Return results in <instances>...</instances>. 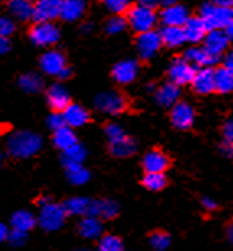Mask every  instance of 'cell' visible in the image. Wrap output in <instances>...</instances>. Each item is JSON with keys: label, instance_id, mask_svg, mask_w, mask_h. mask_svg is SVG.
Here are the masks:
<instances>
[{"label": "cell", "instance_id": "obj_44", "mask_svg": "<svg viewBox=\"0 0 233 251\" xmlns=\"http://www.w3.org/2000/svg\"><path fill=\"white\" fill-rule=\"evenodd\" d=\"M201 204H202V207L207 210V212H214V210L219 209V204H217V201H214L212 198H202Z\"/></svg>", "mask_w": 233, "mask_h": 251}, {"label": "cell", "instance_id": "obj_26", "mask_svg": "<svg viewBox=\"0 0 233 251\" xmlns=\"http://www.w3.org/2000/svg\"><path fill=\"white\" fill-rule=\"evenodd\" d=\"M87 10V0H64L60 18L64 22H77L85 15Z\"/></svg>", "mask_w": 233, "mask_h": 251}, {"label": "cell", "instance_id": "obj_21", "mask_svg": "<svg viewBox=\"0 0 233 251\" xmlns=\"http://www.w3.org/2000/svg\"><path fill=\"white\" fill-rule=\"evenodd\" d=\"M183 29L186 34V41L197 44V43L204 41L206 34L209 31V26H207V23L204 22V18L199 15V17H194V18L189 17V20L186 22Z\"/></svg>", "mask_w": 233, "mask_h": 251}, {"label": "cell", "instance_id": "obj_27", "mask_svg": "<svg viewBox=\"0 0 233 251\" xmlns=\"http://www.w3.org/2000/svg\"><path fill=\"white\" fill-rule=\"evenodd\" d=\"M160 36L163 46L168 48H181L184 43H187L183 26H166L163 25V28L160 29Z\"/></svg>", "mask_w": 233, "mask_h": 251}, {"label": "cell", "instance_id": "obj_30", "mask_svg": "<svg viewBox=\"0 0 233 251\" xmlns=\"http://www.w3.org/2000/svg\"><path fill=\"white\" fill-rule=\"evenodd\" d=\"M87 157V150L80 142L72 145L70 149L62 152V165L67 170L70 167H77V165H83V160Z\"/></svg>", "mask_w": 233, "mask_h": 251}, {"label": "cell", "instance_id": "obj_38", "mask_svg": "<svg viewBox=\"0 0 233 251\" xmlns=\"http://www.w3.org/2000/svg\"><path fill=\"white\" fill-rule=\"evenodd\" d=\"M126 26H128V18H124L123 15H113L104 25V29L108 34H119L123 33Z\"/></svg>", "mask_w": 233, "mask_h": 251}, {"label": "cell", "instance_id": "obj_33", "mask_svg": "<svg viewBox=\"0 0 233 251\" xmlns=\"http://www.w3.org/2000/svg\"><path fill=\"white\" fill-rule=\"evenodd\" d=\"M215 92L230 93L233 92V72L227 67L215 69Z\"/></svg>", "mask_w": 233, "mask_h": 251}, {"label": "cell", "instance_id": "obj_12", "mask_svg": "<svg viewBox=\"0 0 233 251\" xmlns=\"http://www.w3.org/2000/svg\"><path fill=\"white\" fill-rule=\"evenodd\" d=\"M64 0H36L34 2V22H54L60 18Z\"/></svg>", "mask_w": 233, "mask_h": 251}, {"label": "cell", "instance_id": "obj_7", "mask_svg": "<svg viewBox=\"0 0 233 251\" xmlns=\"http://www.w3.org/2000/svg\"><path fill=\"white\" fill-rule=\"evenodd\" d=\"M161 46H163V43H161L160 31H155V29L139 33L137 39H135V49H137L139 57L145 59V61L154 57Z\"/></svg>", "mask_w": 233, "mask_h": 251}, {"label": "cell", "instance_id": "obj_55", "mask_svg": "<svg viewBox=\"0 0 233 251\" xmlns=\"http://www.w3.org/2000/svg\"><path fill=\"white\" fill-rule=\"evenodd\" d=\"M51 201H52V199L48 198V196H43V198H39V199L36 201V204L39 205V207H43V205H46L48 202H51Z\"/></svg>", "mask_w": 233, "mask_h": 251}, {"label": "cell", "instance_id": "obj_39", "mask_svg": "<svg viewBox=\"0 0 233 251\" xmlns=\"http://www.w3.org/2000/svg\"><path fill=\"white\" fill-rule=\"evenodd\" d=\"M108 12L113 15L128 13V10L132 7V0H101Z\"/></svg>", "mask_w": 233, "mask_h": 251}, {"label": "cell", "instance_id": "obj_17", "mask_svg": "<svg viewBox=\"0 0 233 251\" xmlns=\"http://www.w3.org/2000/svg\"><path fill=\"white\" fill-rule=\"evenodd\" d=\"M119 214V204L113 199H92L88 215H95L103 220H113Z\"/></svg>", "mask_w": 233, "mask_h": 251}, {"label": "cell", "instance_id": "obj_52", "mask_svg": "<svg viewBox=\"0 0 233 251\" xmlns=\"http://www.w3.org/2000/svg\"><path fill=\"white\" fill-rule=\"evenodd\" d=\"M215 5H220V7H227V8H233V0H212Z\"/></svg>", "mask_w": 233, "mask_h": 251}, {"label": "cell", "instance_id": "obj_57", "mask_svg": "<svg viewBox=\"0 0 233 251\" xmlns=\"http://www.w3.org/2000/svg\"><path fill=\"white\" fill-rule=\"evenodd\" d=\"M180 0H160V3L163 5V7H168V5H173V3H178Z\"/></svg>", "mask_w": 233, "mask_h": 251}, {"label": "cell", "instance_id": "obj_24", "mask_svg": "<svg viewBox=\"0 0 233 251\" xmlns=\"http://www.w3.org/2000/svg\"><path fill=\"white\" fill-rule=\"evenodd\" d=\"M8 12L12 15L13 20H18V22H28V20H33L34 2L33 0H10Z\"/></svg>", "mask_w": 233, "mask_h": 251}, {"label": "cell", "instance_id": "obj_35", "mask_svg": "<svg viewBox=\"0 0 233 251\" xmlns=\"http://www.w3.org/2000/svg\"><path fill=\"white\" fill-rule=\"evenodd\" d=\"M166 183H168V179H166L165 173H145L144 178H142L144 188L154 191V193H158V191L165 189Z\"/></svg>", "mask_w": 233, "mask_h": 251}, {"label": "cell", "instance_id": "obj_41", "mask_svg": "<svg viewBox=\"0 0 233 251\" xmlns=\"http://www.w3.org/2000/svg\"><path fill=\"white\" fill-rule=\"evenodd\" d=\"M48 127L52 130H57V129H60V127H64V126H67L65 124V119H64V114H62V111H52L48 116Z\"/></svg>", "mask_w": 233, "mask_h": 251}, {"label": "cell", "instance_id": "obj_48", "mask_svg": "<svg viewBox=\"0 0 233 251\" xmlns=\"http://www.w3.org/2000/svg\"><path fill=\"white\" fill-rule=\"evenodd\" d=\"M139 5L145 8H150V10H156L160 7V0H139Z\"/></svg>", "mask_w": 233, "mask_h": 251}, {"label": "cell", "instance_id": "obj_8", "mask_svg": "<svg viewBox=\"0 0 233 251\" xmlns=\"http://www.w3.org/2000/svg\"><path fill=\"white\" fill-rule=\"evenodd\" d=\"M196 72H197L196 65H192L184 57H178L171 62L168 69V77H170V82L180 85V87H184V85L192 83V78H194Z\"/></svg>", "mask_w": 233, "mask_h": 251}, {"label": "cell", "instance_id": "obj_45", "mask_svg": "<svg viewBox=\"0 0 233 251\" xmlns=\"http://www.w3.org/2000/svg\"><path fill=\"white\" fill-rule=\"evenodd\" d=\"M220 152L225 155V157L233 158V142L229 139H224V142L220 144Z\"/></svg>", "mask_w": 233, "mask_h": 251}, {"label": "cell", "instance_id": "obj_11", "mask_svg": "<svg viewBox=\"0 0 233 251\" xmlns=\"http://www.w3.org/2000/svg\"><path fill=\"white\" fill-rule=\"evenodd\" d=\"M202 43L207 51L217 57L224 56L230 48V38L225 29H209Z\"/></svg>", "mask_w": 233, "mask_h": 251}, {"label": "cell", "instance_id": "obj_60", "mask_svg": "<svg viewBox=\"0 0 233 251\" xmlns=\"http://www.w3.org/2000/svg\"><path fill=\"white\" fill-rule=\"evenodd\" d=\"M0 2H7V3H8V2H10V0H0Z\"/></svg>", "mask_w": 233, "mask_h": 251}, {"label": "cell", "instance_id": "obj_59", "mask_svg": "<svg viewBox=\"0 0 233 251\" xmlns=\"http://www.w3.org/2000/svg\"><path fill=\"white\" fill-rule=\"evenodd\" d=\"M75 251H90V250H87V248H82V250H75Z\"/></svg>", "mask_w": 233, "mask_h": 251}, {"label": "cell", "instance_id": "obj_46", "mask_svg": "<svg viewBox=\"0 0 233 251\" xmlns=\"http://www.w3.org/2000/svg\"><path fill=\"white\" fill-rule=\"evenodd\" d=\"M10 49H12V41H10V36H0V56L8 54Z\"/></svg>", "mask_w": 233, "mask_h": 251}, {"label": "cell", "instance_id": "obj_13", "mask_svg": "<svg viewBox=\"0 0 233 251\" xmlns=\"http://www.w3.org/2000/svg\"><path fill=\"white\" fill-rule=\"evenodd\" d=\"M170 167V158L160 149L149 150L142 158V168L145 173H165Z\"/></svg>", "mask_w": 233, "mask_h": 251}, {"label": "cell", "instance_id": "obj_37", "mask_svg": "<svg viewBox=\"0 0 233 251\" xmlns=\"http://www.w3.org/2000/svg\"><path fill=\"white\" fill-rule=\"evenodd\" d=\"M67 172V179L70 183L74 184V186H82L90 179V172L87 168L83 167V165H77V167H70L65 170Z\"/></svg>", "mask_w": 233, "mask_h": 251}, {"label": "cell", "instance_id": "obj_19", "mask_svg": "<svg viewBox=\"0 0 233 251\" xmlns=\"http://www.w3.org/2000/svg\"><path fill=\"white\" fill-rule=\"evenodd\" d=\"M62 114H64L65 124L72 129L82 127V126H85L90 121V113L78 103H69L67 106L62 109Z\"/></svg>", "mask_w": 233, "mask_h": 251}, {"label": "cell", "instance_id": "obj_2", "mask_svg": "<svg viewBox=\"0 0 233 251\" xmlns=\"http://www.w3.org/2000/svg\"><path fill=\"white\" fill-rule=\"evenodd\" d=\"M67 219V212L64 209V204H57L51 201L46 205L39 207L38 215V225L46 232H55L65 224Z\"/></svg>", "mask_w": 233, "mask_h": 251}, {"label": "cell", "instance_id": "obj_58", "mask_svg": "<svg viewBox=\"0 0 233 251\" xmlns=\"http://www.w3.org/2000/svg\"><path fill=\"white\" fill-rule=\"evenodd\" d=\"M2 163H3V157H2V153H0V168H2Z\"/></svg>", "mask_w": 233, "mask_h": 251}, {"label": "cell", "instance_id": "obj_18", "mask_svg": "<svg viewBox=\"0 0 233 251\" xmlns=\"http://www.w3.org/2000/svg\"><path fill=\"white\" fill-rule=\"evenodd\" d=\"M46 100L52 111H62L70 101V93L62 83H52L46 90Z\"/></svg>", "mask_w": 233, "mask_h": 251}, {"label": "cell", "instance_id": "obj_31", "mask_svg": "<svg viewBox=\"0 0 233 251\" xmlns=\"http://www.w3.org/2000/svg\"><path fill=\"white\" fill-rule=\"evenodd\" d=\"M90 201L88 198H83V196H74V198H69L64 202V209L67 215H78V217H83V215H88L90 210Z\"/></svg>", "mask_w": 233, "mask_h": 251}, {"label": "cell", "instance_id": "obj_56", "mask_svg": "<svg viewBox=\"0 0 233 251\" xmlns=\"http://www.w3.org/2000/svg\"><path fill=\"white\" fill-rule=\"evenodd\" d=\"M225 31H227V34H229V38H230V41H233V22L229 25V26L225 28Z\"/></svg>", "mask_w": 233, "mask_h": 251}, {"label": "cell", "instance_id": "obj_28", "mask_svg": "<svg viewBox=\"0 0 233 251\" xmlns=\"http://www.w3.org/2000/svg\"><path fill=\"white\" fill-rule=\"evenodd\" d=\"M38 219L34 217V214H31L29 210H17L12 219H10V225L15 230H20V232H31V230L36 227Z\"/></svg>", "mask_w": 233, "mask_h": 251}, {"label": "cell", "instance_id": "obj_62", "mask_svg": "<svg viewBox=\"0 0 233 251\" xmlns=\"http://www.w3.org/2000/svg\"><path fill=\"white\" fill-rule=\"evenodd\" d=\"M87 2H88V0H87Z\"/></svg>", "mask_w": 233, "mask_h": 251}, {"label": "cell", "instance_id": "obj_42", "mask_svg": "<svg viewBox=\"0 0 233 251\" xmlns=\"http://www.w3.org/2000/svg\"><path fill=\"white\" fill-rule=\"evenodd\" d=\"M26 232H20V230H15L12 228L10 230V233H8V240L7 242L12 245L13 248H20V247H23L25 243H26Z\"/></svg>", "mask_w": 233, "mask_h": 251}, {"label": "cell", "instance_id": "obj_22", "mask_svg": "<svg viewBox=\"0 0 233 251\" xmlns=\"http://www.w3.org/2000/svg\"><path fill=\"white\" fill-rule=\"evenodd\" d=\"M184 59H187L192 65H196V67H199V69L214 67V65L219 62V57L214 56V54H210L204 46L202 48H197V46L189 48L184 52Z\"/></svg>", "mask_w": 233, "mask_h": 251}, {"label": "cell", "instance_id": "obj_20", "mask_svg": "<svg viewBox=\"0 0 233 251\" xmlns=\"http://www.w3.org/2000/svg\"><path fill=\"white\" fill-rule=\"evenodd\" d=\"M78 235L85 240H98L103 237V222L95 215H83L78 222Z\"/></svg>", "mask_w": 233, "mask_h": 251}, {"label": "cell", "instance_id": "obj_6", "mask_svg": "<svg viewBox=\"0 0 233 251\" xmlns=\"http://www.w3.org/2000/svg\"><path fill=\"white\" fill-rule=\"evenodd\" d=\"M95 108L103 114L116 116V114L124 113V109L128 108V101H126L124 95L121 92L108 90V92L100 93L95 98Z\"/></svg>", "mask_w": 233, "mask_h": 251}, {"label": "cell", "instance_id": "obj_9", "mask_svg": "<svg viewBox=\"0 0 233 251\" xmlns=\"http://www.w3.org/2000/svg\"><path fill=\"white\" fill-rule=\"evenodd\" d=\"M65 67H67V59H65L64 52L57 51V49L49 48L39 59V69L44 75L59 77Z\"/></svg>", "mask_w": 233, "mask_h": 251}, {"label": "cell", "instance_id": "obj_25", "mask_svg": "<svg viewBox=\"0 0 233 251\" xmlns=\"http://www.w3.org/2000/svg\"><path fill=\"white\" fill-rule=\"evenodd\" d=\"M109 152L116 158L132 157V155L137 152V142H135L132 137H129V135H124V137H121L119 140L109 142Z\"/></svg>", "mask_w": 233, "mask_h": 251}, {"label": "cell", "instance_id": "obj_32", "mask_svg": "<svg viewBox=\"0 0 233 251\" xmlns=\"http://www.w3.org/2000/svg\"><path fill=\"white\" fill-rule=\"evenodd\" d=\"M18 87L23 90L25 93H39L44 88V80L39 74L34 72H28L23 74L22 77L18 78Z\"/></svg>", "mask_w": 233, "mask_h": 251}, {"label": "cell", "instance_id": "obj_51", "mask_svg": "<svg viewBox=\"0 0 233 251\" xmlns=\"http://www.w3.org/2000/svg\"><path fill=\"white\" fill-rule=\"evenodd\" d=\"M225 237L233 245V219L230 220L229 224H227V227H225Z\"/></svg>", "mask_w": 233, "mask_h": 251}, {"label": "cell", "instance_id": "obj_5", "mask_svg": "<svg viewBox=\"0 0 233 251\" xmlns=\"http://www.w3.org/2000/svg\"><path fill=\"white\" fill-rule=\"evenodd\" d=\"M29 39L38 48H52L60 39V31L54 22H34L29 29Z\"/></svg>", "mask_w": 233, "mask_h": 251}, {"label": "cell", "instance_id": "obj_50", "mask_svg": "<svg viewBox=\"0 0 233 251\" xmlns=\"http://www.w3.org/2000/svg\"><path fill=\"white\" fill-rule=\"evenodd\" d=\"M8 233H10L8 227H7V225H5V224L0 222V243L7 242V240H8Z\"/></svg>", "mask_w": 233, "mask_h": 251}, {"label": "cell", "instance_id": "obj_36", "mask_svg": "<svg viewBox=\"0 0 233 251\" xmlns=\"http://www.w3.org/2000/svg\"><path fill=\"white\" fill-rule=\"evenodd\" d=\"M98 251H124V242L118 235H103L98 238Z\"/></svg>", "mask_w": 233, "mask_h": 251}, {"label": "cell", "instance_id": "obj_61", "mask_svg": "<svg viewBox=\"0 0 233 251\" xmlns=\"http://www.w3.org/2000/svg\"><path fill=\"white\" fill-rule=\"evenodd\" d=\"M33 2H36V0H33Z\"/></svg>", "mask_w": 233, "mask_h": 251}, {"label": "cell", "instance_id": "obj_10", "mask_svg": "<svg viewBox=\"0 0 233 251\" xmlns=\"http://www.w3.org/2000/svg\"><path fill=\"white\" fill-rule=\"evenodd\" d=\"M170 119H171V124H173L176 129L187 130L189 127H192V124L196 121V111L189 103L178 101L171 106Z\"/></svg>", "mask_w": 233, "mask_h": 251}, {"label": "cell", "instance_id": "obj_54", "mask_svg": "<svg viewBox=\"0 0 233 251\" xmlns=\"http://www.w3.org/2000/svg\"><path fill=\"white\" fill-rule=\"evenodd\" d=\"M93 23H90V22H87V23H83L82 25V28H80V29H82V31L85 33V34H88V33H92L93 31Z\"/></svg>", "mask_w": 233, "mask_h": 251}, {"label": "cell", "instance_id": "obj_23", "mask_svg": "<svg viewBox=\"0 0 233 251\" xmlns=\"http://www.w3.org/2000/svg\"><path fill=\"white\" fill-rule=\"evenodd\" d=\"M181 97V87L173 82L163 83L161 87L156 90L155 93V101L163 108H171L175 103L180 101Z\"/></svg>", "mask_w": 233, "mask_h": 251}, {"label": "cell", "instance_id": "obj_3", "mask_svg": "<svg viewBox=\"0 0 233 251\" xmlns=\"http://www.w3.org/2000/svg\"><path fill=\"white\" fill-rule=\"evenodd\" d=\"M126 18H128V25L137 34L144 33V31H150V29H155V25L158 22V17H156L155 10L145 8L139 3L132 5V7L128 10Z\"/></svg>", "mask_w": 233, "mask_h": 251}, {"label": "cell", "instance_id": "obj_14", "mask_svg": "<svg viewBox=\"0 0 233 251\" xmlns=\"http://www.w3.org/2000/svg\"><path fill=\"white\" fill-rule=\"evenodd\" d=\"M139 75V64L134 59H124L114 64L113 67V78L116 80V83L121 85H128L132 83Z\"/></svg>", "mask_w": 233, "mask_h": 251}, {"label": "cell", "instance_id": "obj_15", "mask_svg": "<svg viewBox=\"0 0 233 251\" xmlns=\"http://www.w3.org/2000/svg\"><path fill=\"white\" fill-rule=\"evenodd\" d=\"M160 20L166 26H184L186 22L189 20V12H187L184 5L178 2L168 5V7H163L160 13Z\"/></svg>", "mask_w": 233, "mask_h": 251}, {"label": "cell", "instance_id": "obj_49", "mask_svg": "<svg viewBox=\"0 0 233 251\" xmlns=\"http://www.w3.org/2000/svg\"><path fill=\"white\" fill-rule=\"evenodd\" d=\"M224 139H229L233 142V119H230V121L224 126Z\"/></svg>", "mask_w": 233, "mask_h": 251}, {"label": "cell", "instance_id": "obj_16", "mask_svg": "<svg viewBox=\"0 0 233 251\" xmlns=\"http://www.w3.org/2000/svg\"><path fill=\"white\" fill-rule=\"evenodd\" d=\"M192 90L197 95H209L215 92V69L212 67H204L199 69L192 78L191 83Z\"/></svg>", "mask_w": 233, "mask_h": 251}, {"label": "cell", "instance_id": "obj_29", "mask_svg": "<svg viewBox=\"0 0 233 251\" xmlns=\"http://www.w3.org/2000/svg\"><path fill=\"white\" fill-rule=\"evenodd\" d=\"M77 142H78L77 135H75L74 129L69 127V126H64V127H60V129L54 130V132H52V144L60 150V152L70 149L72 145H75Z\"/></svg>", "mask_w": 233, "mask_h": 251}, {"label": "cell", "instance_id": "obj_47", "mask_svg": "<svg viewBox=\"0 0 233 251\" xmlns=\"http://www.w3.org/2000/svg\"><path fill=\"white\" fill-rule=\"evenodd\" d=\"M224 67H227L230 70V72H233V48L229 49V51L225 52V57H224Z\"/></svg>", "mask_w": 233, "mask_h": 251}, {"label": "cell", "instance_id": "obj_40", "mask_svg": "<svg viewBox=\"0 0 233 251\" xmlns=\"http://www.w3.org/2000/svg\"><path fill=\"white\" fill-rule=\"evenodd\" d=\"M104 134H106V137H108L109 142H114V140H119L121 137H124V135H128L126 134V130L121 127L119 124H116V123H109V124H106V127H104Z\"/></svg>", "mask_w": 233, "mask_h": 251}, {"label": "cell", "instance_id": "obj_34", "mask_svg": "<svg viewBox=\"0 0 233 251\" xmlns=\"http://www.w3.org/2000/svg\"><path fill=\"white\" fill-rule=\"evenodd\" d=\"M149 245L154 251H166L171 245V237L165 230H154L149 235Z\"/></svg>", "mask_w": 233, "mask_h": 251}, {"label": "cell", "instance_id": "obj_53", "mask_svg": "<svg viewBox=\"0 0 233 251\" xmlns=\"http://www.w3.org/2000/svg\"><path fill=\"white\" fill-rule=\"evenodd\" d=\"M70 75H72V70H70L69 67H65L62 72H60V75L57 78H60V80H67V78H70Z\"/></svg>", "mask_w": 233, "mask_h": 251}, {"label": "cell", "instance_id": "obj_43", "mask_svg": "<svg viewBox=\"0 0 233 251\" xmlns=\"http://www.w3.org/2000/svg\"><path fill=\"white\" fill-rule=\"evenodd\" d=\"M15 31V20L7 17V15H0V36H12Z\"/></svg>", "mask_w": 233, "mask_h": 251}, {"label": "cell", "instance_id": "obj_4", "mask_svg": "<svg viewBox=\"0 0 233 251\" xmlns=\"http://www.w3.org/2000/svg\"><path fill=\"white\" fill-rule=\"evenodd\" d=\"M201 17L204 18L209 29H225L233 22V8L220 7L214 2L201 7Z\"/></svg>", "mask_w": 233, "mask_h": 251}, {"label": "cell", "instance_id": "obj_1", "mask_svg": "<svg viewBox=\"0 0 233 251\" xmlns=\"http://www.w3.org/2000/svg\"><path fill=\"white\" fill-rule=\"evenodd\" d=\"M43 147V139L33 130H15L7 139V152L17 160L34 157Z\"/></svg>", "mask_w": 233, "mask_h": 251}]
</instances>
